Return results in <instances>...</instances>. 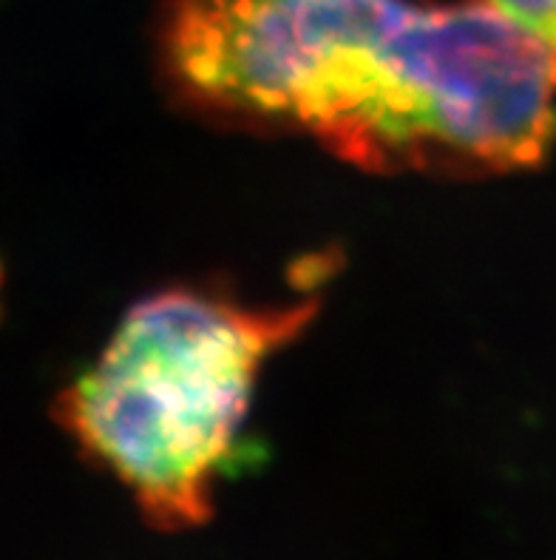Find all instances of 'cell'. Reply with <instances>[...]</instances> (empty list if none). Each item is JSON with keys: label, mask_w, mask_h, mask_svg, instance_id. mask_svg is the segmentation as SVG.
I'll list each match as a JSON object with an SVG mask.
<instances>
[{"label": "cell", "mask_w": 556, "mask_h": 560, "mask_svg": "<svg viewBox=\"0 0 556 560\" xmlns=\"http://www.w3.org/2000/svg\"><path fill=\"white\" fill-rule=\"evenodd\" d=\"M170 94L375 174L494 177L556 145V71L477 0H165Z\"/></svg>", "instance_id": "1"}, {"label": "cell", "mask_w": 556, "mask_h": 560, "mask_svg": "<svg viewBox=\"0 0 556 560\" xmlns=\"http://www.w3.org/2000/svg\"><path fill=\"white\" fill-rule=\"evenodd\" d=\"M508 23H514L522 35H529L548 55L556 71V0H477Z\"/></svg>", "instance_id": "3"}, {"label": "cell", "mask_w": 556, "mask_h": 560, "mask_svg": "<svg viewBox=\"0 0 556 560\" xmlns=\"http://www.w3.org/2000/svg\"><path fill=\"white\" fill-rule=\"evenodd\" d=\"M318 299L250 305L204 288L151 293L66 387L57 416L145 524L204 526L241 462L261 370L312 325Z\"/></svg>", "instance_id": "2"}]
</instances>
